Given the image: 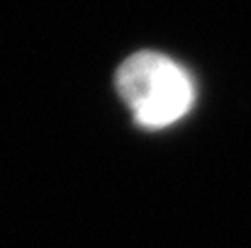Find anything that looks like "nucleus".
Masks as SVG:
<instances>
[{"instance_id":"f257e3e1","label":"nucleus","mask_w":251,"mask_h":248,"mask_svg":"<svg viewBox=\"0 0 251 248\" xmlns=\"http://www.w3.org/2000/svg\"><path fill=\"white\" fill-rule=\"evenodd\" d=\"M117 92L132 110L137 124L147 129L176 124L195 102L190 73L156 51H139L120 66Z\"/></svg>"}]
</instances>
